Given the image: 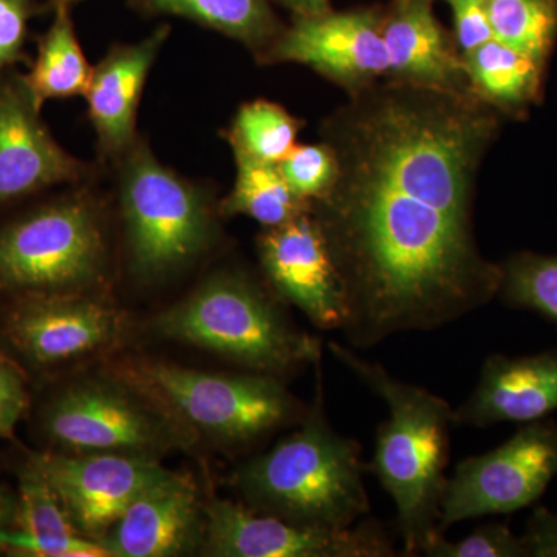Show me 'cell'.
I'll return each mask as SVG.
<instances>
[{
  "instance_id": "cell-16",
  "label": "cell",
  "mask_w": 557,
  "mask_h": 557,
  "mask_svg": "<svg viewBox=\"0 0 557 557\" xmlns=\"http://www.w3.org/2000/svg\"><path fill=\"white\" fill-rule=\"evenodd\" d=\"M205 504L188 472L166 469L126 509L101 545L113 557H175L201 549Z\"/></svg>"
},
{
  "instance_id": "cell-8",
  "label": "cell",
  "mask_w": 557,
  "mask_h": 557,
  "mask_svg": "<svg viewBox=\"0 0 557 557\" xmlns=\"http://www.w3.org/2000/svg\"><path fill=\"white\" fill-rule=\"evenodd\" d=\"M121 211L132 269L159 281L194 262L214 237L208 201L138 141L124 156Z\"/></svg>"
},
{
  "instance_id": "cell-21",
  "label": "cell",
  "mask_w": 557,
  "mask_h": 557,
  "mask_svg": "<svg viewBox=\"0 0 557 557\" xmlns=\"http://www.w3.org/2000/svg\"><path fill=\"white\" fill-rule=\"evenodd\" d=\"M471 90L500 115L522 116L536 104L545 65L497 39L465 54Z\"/></svg>"
},
{
  "instance_id": "cell-19",
  "label": "cell",
  "mask_w": 557,
  "mask_h": 557,
  "mask_svg": "<svg viewBox=\"0 0 557 557\" xmlns=\"http://www.w3.org/2000/svg\"><path fill=\"white\" fill-rule=\"evenodd\" d=\"M168 35L170 27L164 25L141 42L113 47L94 69L86 97L89 116L106 156H126L137 143L139 98Z\"/></svg>"
},
{
  "instance_id": "cell-4",
  "label": "cell",
  "mask_w": 557,
  "mask_h": 557,
  "mask_svg": "<svg viewBox=\"0 0 557 557\" xmlns=\"http://www.w3.org/2000/svg\"><path fill=\"white\" fill-rule=\"evenodd\" d=\"M276 293L240 271L214 274L152 321L163 338L203 348L251 372L284 379L321 362V341L300 332Z\"/></svg>"
},
{
  "instance_id": "cell-9",
  "label": "cell",
  "mask_w": 557,
  "mask_h": 557,
  "mask_svg": "<svg viewBox=\"0 0 557 557\" xmlns=\"http://www.w3.org/2000/svg\"><path fill=\"white\" fill-rule=\"evenodd\" d=\"M126 327L123 311L91 292L0 300V348L27 375H49L110 350Z\"/></svg>"
},
{
  "instance_id": "cell-6",
  "label": "cell",
  "mask_w": 557,
  "mask_h": 557,
  "mask_svg": "<svg viewBox=\"0 0 557 557\" xmlns=\"http://www.w3.org/2000/svg\"><path fill=\"white\" fill-rule=\"evenodd\" d=\"M108 262L100 207L65 194L0 220V300L90 292Z\"/></svg>"
},
{
  "instance_id": "cell-25",
  "label": "cell",
  "mask_w": 557,
  "mask_h": 557,
  "mask_svg": "<svg viewBox=\"0 0 557 557\" xmlns=\"http://www.w3.org/2000/svg\"><path fill=\"white\" fill-rule=\"evenodd\" d=\"M494 39L547 64L557 38V0H485Z\"/></svg>"
},
{
  "instance_id": "cell-22",
  "label": "cell",
  "mask_w": 557,
  "mask_h": 557,
  "mask_svg": "<svg viewBox=\"0 0 557 557\" xmlns=\"http://www.w3.org/2000/svg\"><path fill=\"white\" fill-rule=\"evenodd\" d=\"M76 0H53V21L49 30L38 40V57L30 72L24 75L25 84L36 108L54 98L86 97L91 73L72 20V5Z\"/></svg>"
},
{
  "instance_id": "cell-29",
  "label": "cell",
  "mask_w": 557,
  "mask_h": 557,
  "mask_svg": "<svg viewBox=\"0 0 557 557\" xmlns=\"http://www.w3.org/2000/svg\"><path fill=\"white\" fill-rule=\"evenodd\" d=\"M428 557H528L522 537L504 523H486L458 542L437 536L424 548Z\"/></svg>"
},
{
  "instance_id": "cell-31",
  "label": "cell",
  "mask_w": 557,
  "mask_h": 557,
  "mask_svg": "<svg viewBox=\"0 0 557 557\" xmlns=\"http://www.w3.org/2000/svg\"><path fill=\"white\" fill-rule=\"evenodd\" d=\"M36 13V0H0V78L7 70L28 61L24 46L28 22Z\"/></svg>"
},
{
  "instance_id": "cell-12",
  "label": "cell",
  "mask_w": 557,
  "mask_h": 557,
  "mask_svg": "<svg viewBox=\"0 0 557 557\" xmlns=\"http://www.w3.org/2000/svg\"><path fill=\"white\" fill-rule=\"evenodd\" d=\"M81 536L101 544L110 528L160 475V458L116 453H35Z\"/></svg>"
},
{
  "instance_id": "cell-34",
  "label": "cell",
  "mask_w": 557,
  "mask_h": 557,
  "mask_svg": "<svg viewBox=\"0 0 557 557\" xmlns=\"http://www.w3.org/2000/svg\"><path fill=\"white\" fill-rule=\"evenodd\" d=\"M16 519L17 494L0 483V549L9 552Z\"/></svg>"
},
{
  "instance_id": "cell-14",
  "label": "cell",
  "mask_w": 557,
  "mask_h": 557,
  "mask_svg": "<svg viewBox=\"0 0 557 557\" xmlns=\"http://www.w3.org/2000/svg\"><path fill=\"white\" fill-rule=\"evenodd\" d=\"M87 174V164L51 137L24 75L7 70L0 78V214L53 186L78 183Z\"/></svg>"
},
{
  "instance_id": "cell-3",
  "label": "cell",
  "mask_w": 557,
  "mask_h": 557,
  "mask_svg": "<svg viewBox=\"0 0 557 557\" xmlns=\"http://www.w3.org/2000/svg\"><path fill=\"white\" fill-rule=\"evenodd\" d=\"M313 405L298 429L231 475L240 502L296 525L341 530L370 512L361 445L330 424L321 362Z\"/></svg>"
},
{
  "instance_id": "cell-10",
  "label": "cell",
  "mask_w": 557,
  "mask_h": 557,
  "mask_svg": "<svg viewBox=\"0 0 557 557\" xmlns=\"http://www.w3.org/2000/svg\"><path fill=\"white\" fill-rule=\"evenodd\" d=\"M555 475L557 424L545 418L523 424L504 445L457 465L443 494L438 534L463 520L530 507Z\"/></svg>"
},
{
  "instance_id": "cell-33",
  "label": "cell",
  "mask_w": 557,
  "mask_h": 557,
  "mask_svg": "<svg viewBox=\"0 0 557 557\" xmlns=\"http://www.w3.org/2000/svg\"><path fill=\"white\" fill-rule=\"evenodd\" d=\"M528 557H557V515L544 507L534 509L522 536Z\"/></svg>"
},
{
  "instance_id": "cell-30",
  "label": "cell",
  "mask_w": 557,
  "mask_h": 557,
  "mask_svg": "<svg viewBox=\"0 0 557 557\" xmlns=\"http://www.w3.org/2000/svg\"><path fill=\"white\" fill-rule=\"evenodd\" d=\"M24 369L0 348V438L13 440L22 418L30 412L32 394Z\"/></svg>"
},
{
  "instance_id": "cell-7",
  "label": "cell",
  "mask_w": 557,
  "mask_h": 557,
  "mask_svg": "<svg viewBox=\"0 0 557 557\" xmlns=\"http://www.w3.org/2000/svg\"><path fill=\"white\" fill-rule=\"evenodd\" d=\"M35 428L53 453L161 458L197 440L119 370L51 388L36 410Z\"/></svg>"
},
{
  "instance_id": "cell-11",
  "label": "cell",
  "mask_w": 557,
  "mask_h": 557,
  "mask_svg": "<svg viewBox=\"0 0 557 557\" xmlns=\"http://www.w3.org/2000/svg\"><path fill=\"white\" fill-rule=\"evenodd\" d=\"M200 552L215 557L397 556L386 528L375 519L341 530L302 527L223 498L205 504Z\"/></svg>"
},
{
  "instance_id": "cell-35",
  "label": "cell",
  "mask_w": 557,
  "mask_h": 557,
  "mask_svg": "<svg viewBox=\"0 0 557 557\" xmlns=\"http://www.w3.org/2000/svg\"><path fill=\"white\" fill-rule=\"evenodd\" d=\"M296 16H313L329 11V0H282Z\"/></svg>"
},
{
  "instance_id": "cell-28",
  "label": "cell",
  "mask_w": 557,
  "mask_h": 557,
  "mask_svg": "<svg viewBox=\"0 0 557 557\" xmlns=\"http://www.w3.org/2000/svg\"><path fill=\"white\" fill-rule=\"evenodd\" d=\"M277 166L293 193L307 203L321 199L336 175L335 156L324 141L295 146Z\"/></svg>"
},
{
  "instance_id": "cell-18",
  "label": "cell",
  "mask_w": 557,
  "mask_h": 557,
  "mask_svg": "<svg viewBox=\"0 0 557 557\" xmlns=\"http://www.w3.org/2000/svg\"><path fill=\"white\" fill-rule=\"evenodd\" d=\"M381 32L388 54L387 78L471 90L463 54L443 30L431 0H395L381 14Z\"/></svg>"
},
{
  "instance_id": "cell-23",
  "label": "cell",
  "mask_w": 557,
  "mask_h": 557,
  "mask_svg": "<svg viewBox=\"0 0 557 557\" xmlns=\"http://www.w3.org/2000/svg\"><path fill=\"white\" fill-rule=\"evenodd\" d=\"M233 152L236 183L230 196L220 203V214L228 218L247 215L263 228H274L310 211V203L293 193L277 164L252 159L240 150Z\"/></svg>"
},
{
  "instance_id": "cell-5",
  "label": "cell",
  "mask_w": 557,
  "mask_h": 557,
  "mask_svg": "<svg viewBox=\"0 0 557 557\" xmlns=\"http://www.w3.org/2000/svg\"><path fill=\"white\" fill-rule=\"evenodd\" d=\"M116 370L197 438L230 449L258 445L307 412L282 379L251 370L201 372L153 359H131Z\"/></svg>"
},
{
  "instance_id": "cell-13",
  "label": "cell",
  "mask_w": 557,
  "mask_h": 557,
  "mask_svg": "<svg viewBox=\"0 0 557 557\" xmlns=\"http://www.w3.org/2000/svg\"><path fill=\"white\" fill-rule=\"evenodd\" d=\"M262 64L296 62L347 91L387 78L388 54L381 14L372 10L300 16L259 54Z\"/></svg>"
},
{
  "instance_id": "cell-1",
  "label": "cell",
  "mask_w": 557,
  "mask_h": 557,
  "mask_svg": "<svg viewBox=\"0 0 557 557\" xmlns=\"http://www.w3.org/2000/svg\"><path fill=\"white\" fill-rule=\"evenodd\" d=\"M500 113L471 90L392 78L348 91L322 126L336 175L310 211L346 298L344 338L379 346L487 306L500 263L479 247L475 185Z\"/></svg>"
},
{
  "instance_id": "cell-17",
  "label": "cell",
  "mask_w": 557,
  "mask_h": 557,
  "mask_svg": "<svg viewBox=\"0 0 557 557\" xmlns=\"http://www.w3.org/2000/svg\"><path fill=\"white\" fill-rule=\"evenodd\" d=\"M557 409V351L507 357L491 355L483 362L478 386L454 409L456 426L531 423Z\"/></svg>"
},
{
  "instance_id": "cell-24",
  "label": "cell",
  "mask_w": 557,
  "mask_h": 557,
  "mask_svg": "<svg viewBox=\"0 0 557 557\" xmlns=\"http://www.w3.org/2000/svg\"><path fill=\"white\" fill-rule=\"evenodd\" d=\"M150 13L188 17L262 53L281 35L267 0H138Z\"/></svg>"
},
{
  "instance_id": "cell-20",
  "label": "cell",
  "mask_w": 557,
  "mask_h": 557,
  "mask_svg": "<svg viewBox=\"0 0 557 557\" xmlns=\"http://www.w3.org/2000/svg\"><path fill=\"white\" fill-rule=\"evenodd\" d=\"M17 519L9 552L35 557H106L98 542L81 536L70 522L60 497L44 474L35 453L24 454L16 467Z\"/></svg>"
},
{
  "instance_id": "cell-15",
  "label": "cell",
  "mask_w": 557,
  "mask_h": 557,
  "mask_svg": "<svg viewBox=\"0 0 557 557\" xmlns=\"http://www.w3.org/2000/svg\"><path fill=\"white\" fill-rule=\"evenodd\" d=\"M258 255L278 298L298 307L318 329H343L346 321L343 285L311 211L284 225L263 228L258 237Z\"/></svg>"
},
{
  "instance_id": "cell-2",
  "label": "cell",
  "mask_w": 557,
  "mask_h": 557,
  "mask_svg": "<svg viewBox=\"0 0 557 557\" xmlns=\"http://www.w3.org/2000/svg\"><path fill=\"white\" fill-rule=\"evenodd\" d=\"M329 350L386 403L388 417L376 429L375 453L366 469L394 502L403 555H423L442 536L437 527L448 483L450 428L456 426L453 406L428 388L395 379L343 344L330 343Z\"/></svg>"
},
{
  "instance_id": "cell-32",
  "label": "cell",
  "mask_w": 557,
  "mask_h": 557,
  "mask_svg": "<svg viewBox=\"0 0 557 557\" xmlns=\"http://www.w3.org/2000/svg\"><path fill=\"white\" fill-rule=\"evenodd\" d=\"M449 3L457 47L463 57L494 39L485 0H449Z\"/></svg>"
},
{
  "instance_id": "cell-26",
  "label": "cell",
  "mask_w": 557,
  "mask_h": 557,
  "mask_svg": "<svg viewBox=\"0 0 557 557\" xmlns=\"http://www.w3.org/2000/svg\"><path fill=\"white\" fill-rule=\"evenodd\" d=\"M300 121L274 102H247L225 132L233 150L252 159L278 164L296 146Z\"/></svg>"
},
{
  "instance_id": "cell-27",
  "label": "cell",
  "mask_w": 557,
  "mask_h": 557,
  "mask_svg": "<svg viewBox=\"0 0 557 557\" xmlns=\"http://www.w3.org/2000/svg\"><path fill=\"white\" fill-rule=\"evenodd\" d=\"M500 269L502 300L516 309L536 311L557 325V256L516 252Z\"/></svg>"
}]
</instances>
